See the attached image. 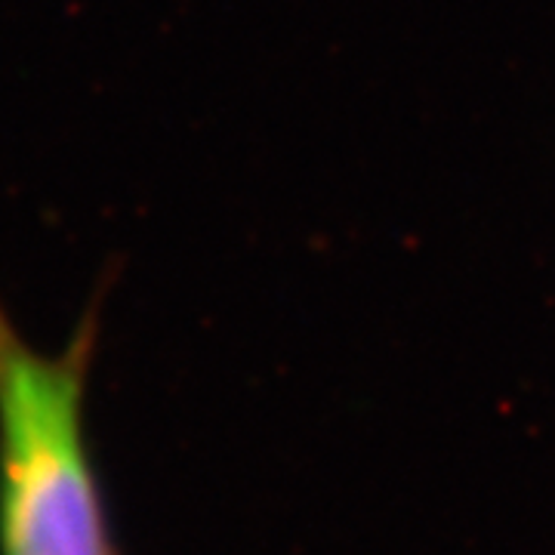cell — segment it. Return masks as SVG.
I'll list each match as a JSON object with an SVG mask.
<instances>
[{
	"mask_svg": "<svg viewBox=\"0 0 555 555\" xmlns=\"http://www.w3.org/2000/svg\"><path fill=\"white\" fill-rule=\"evenodd\" d=\"M100 299L60 352L35 349L0 302V555H115L87 386Z\"/></svg>",
	"mask_w": 555,
	"mask_h": 555,
	"instance_id": "1",
	"label": "cell"
}]
</instances>
